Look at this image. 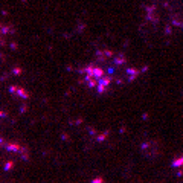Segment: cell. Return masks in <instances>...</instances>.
Instances as JSON below:
<instances>
[{
    "instance_id": "cell-1",
    "label": "cell",
    "mask_w": 183,
    "mask_h": 183,
    "mask_svg": "<svg viewBox=\"0 0 183 183\" xmlns=\"http://www.w3.org/2000/svg\"><path fill=\"white\" fill-rule=\"evenodd\" d=\"M9 93L17 95V96L23 98V99H29V98H31V93H29L28 90H25L23 87H17V85H11V87H9Z\"/></svg>"
},
{
    "instance_id": "cell-2",
    "label": "cell",
    "mask_w": 183,
    "mask_h": 183,
    "mask_svg": "<svg viewBox=\"0 0 183 183\" xmlns=\"http://www.w3.org/2000/svg\"><path fill=\"white\" fill-rule=\"evenodd\" d=\"M5 148L9 151V153H21L23 150H25V147H21L20 144H15V142H6L5 144Z\"/></svg>"
},
{
    "instance_id": "cell-3",
    "label": "cell",
    "mask_w": 183,
    "mask_h": 183,
    "mask_svg": "<svg viewBox=\"0 0 183 183\" xmlns=\"http://www.w3.org/2000/svg\"><path fill=\"white\" fill-rule=\"evenodd\" d=\"M141 69H136V67H128L127 69V78H128V81H133V79H136L137 76L141 75Z\"/></svg>"
},
{
    "instance_id": "cell-4",
    "label": "cell",
    "mask_w": 183,
    "mask_h": 183,
    "mask_svg": "<svg viewBox=\"0 0 183 183\" xmlns=\"http://www.w3.org/2000/svg\"><path fill=\"white\" fill-rule=\"evenodd\" d=\"M114 64H116V66H124V64H127V58H125V55H122V54L114 55Z\"/></svg>"
},
{
    "instance_id": "cell-5",
    "label": "cell",
    "mask_w": 183,
    "mask_h": 183,
    "mask_svg": "<svg viewBox=\"0 0 183 183\" xmlns=\"http://www.w3.org/2000/svg\"><path fill=\"white\" fill-rule=\"evenodd\" d=\"M20 159L21 160H25V162H28V160L31 159V154H29V150L25 147V150H23L21 153H20Z\"/></svg>"
},
{
    "instance_id": "cell-6",
    "label": "cell",
    "mask_w": 183,
    "mask_h": 183,
    "mask_svg": "<svg viewBox=\"0 0 183 183\" xmlns=\"http://www.w3.org/2000/svg\"><path fill=\"white\" fill-rule=\"evenodd\" d=\"M14 165H15L14 160H6L5 165H3V169H5V171H11V169L14 168Z\"/></svg>"
},
{
    "instance_id": "cell-7",
    "label": "cell",
    "mask_w": 183,
    "mask_h": 183,
    "mask_svg": "<svg viewBox=\"0 0 183 183\" xmlns=\"http://www.w3.org/2000/svg\"><path fill=\"white\" fill-rule=\"evenodd\" d=\"M12 26H2V34H11L14 32V29H11Z\"/></svg>"
},
{
    "instance_id": "cell-8",
    "label": "cell",
    "mask_w": 183,
    "mask_h": 183,
    "mask_svg": "<svg viewBox=\"0 0 183 183\" xmlns=\"http://www.w3.org/2000/svg\"><path fill=\"white\" fill-rule=\"evenodd\" d=\"M21 72H23V70H21V67H18V66L12 69V73H14V75H17V76H18V75H21Z\"/></svg>"
},
{
    "instance_id": "cell-9",
    "label": "cell",
    "mask_w": 183,
    "mask_h": 183,
    "mask_svg": "<svg viewBox=\"0 0 183 183\" xmlns=\"http://www.w3.org/2000/svg\"><path fill=\"white\" fill-rule=\"evenodd\" d=\"M92 183H104V178L102 177H96L95 180H92Z\"/></svg>"
},
{
    "instance_id": "cell-10",
    "label": "cell",
    "mask_w": 183,
    "mask_h": 183,
    "mask_svg": "<svg viewBox=\"0 0 183 183\" xmlns=\"http://www.w3.org/2000/svg\"><path fill=\"white\" fill-rule=\"evenodd\" d=\"M105 137H107V133H102V134H99V136H98V141H104Z\"/></svg>"
},
{
    "instance_id": "cell-11",
    "label": "cell",
    "mask_w": 183,
    "mask_h": 183,
    "mask_svg": "<svg viewBox=\"0 0 183 183\" xmlns=\"http://www.w3.org/2000/svg\"><path fill=\"white\" fill-rule=\"evenodd\" d=\"M6 116H8V113L3 111V110H0V119H2V118H6Z\"/></svg>"
},
{
    "instance_id": "cell-12",
    "label": "cell",
    "mask_w": 183,
    "mask_h": 183,
    "mask_svg": "<svg viewBox=\"0 0 183 183\" xmlns=\"http://www.w3.org/2000/svg\"><path fill=\"white\" fill-rule=\"evenodd\" d=\"M28 111V105H21V108H20V113H26Z\"/></svg>"
},
{
    "instance_id": "cell-13",
    "label": "cell",
    "mask_w": 183,
    "mask_h": 183,
    "mask_svg": "<svg viewBox=\"0 0 183 183\" xmlns=\"http://www.w3.org/2000/svg\"><path fill=\"white\" fill-rule=\"evenodd\" d=\"M17 48H18L17 43H12V44H11V49H12V51H17Z\"/></svg>"
},
{
    "instance_id": "cell-14",
    "label": "cell",
    "mask_w": 183,
    "mask_h": 183,
    "mask_svg": "<svg viewBox=\"0 0 183 183\" xmlns=\"http://www.w3.org/2000/svg\"><path fill=\"white\" fill-rule=\"evenodd\" d=\"M3 144H5V141H3V139H2V137H0V147H2V145H3Z\"/></svg>"
},
{
    "instance_id": "cell-15",
    "label": "cell",
    "mask_w": 183,
    "mask_h": 183,
    "mask_svg": "<svg viewBox=\"0 0 183 183\" xmlns=\"http://www.w3.org/2000/svg\"><path fill=\"white\" fill-rule=\"evenodd\" d=\"M0 34H2V25H0ZM0 40H2V37H0Z\"/></svg>"
}]
</instances>
